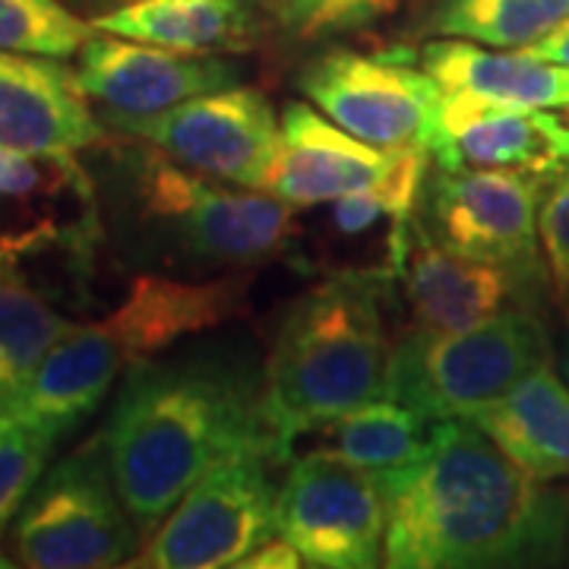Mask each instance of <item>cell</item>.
Instances as JSON below:
<instances>
[{"label":"cell","mask_w":569,"mask_h":569,"mask_svg":"<svg viewBox=\"0 0 569 569\" xmlns=\"http://www.w3.org/2000/svg\"><path fill=\"white\" fill-rule=\"evenodd\" d=\"M380 481L392 569L538 567L567 550V497L468 418L433 421L421 456Z\"/></svg>","instance_id":"1"},{"label":"cell","mask_w":569,"mask_h":569,"mask_svg":"<svg viewBox=\"0 0 569 569\" xmlns=\"http://www.w3.org/2000/svg\"><path fill=\"white\" fill-rule=\"evenodd\" d=\"M257 443L272 447L260 389L216 365L130 367L102 433L111 478L146 538L209 468Z\"/></svg>","instance_id":"2"},{"label":"cell","mask_w":569,"mask_h":569,"mask_svg":"<svg viewBox=\"0 0 569 569\" xmlns=\"http://www.w3.org/2000/svg\"><path fill=\"white\" fill-rule=\"evenodd\" d=\"M392 279L389 266L342 269L284 310L260 387V411L279 462L298 437L387 396L396 348L387 326Z\"/></svg>","instance_id":"3"},{"label":"cell","mask_w":569,"mask_h":569,"mask_svg":"<svg viewBox=\"0 0 569 569\" xmlns=\"http://www.w3.org/2000/svg\"><path fill=\"white\" fill-rule=\"evenodd\" d=\"M550 336L531 307H516L485 323L427 332L411 326L392 348L389 399L427 421L471 418L550 365Z\"/></svg>","instance_id":"4"},{"label":"cell","mask_w":569,"mask_h":569,"mask_svg":"<svg viewBox=\"0 0 569 569\" xmlns=\"http://www.w3.org/2000/svg\"><path fill=\"white\" fill-rule=\"evenodd\" d=\"M127 152L142 212L168 228L197 260L224 266L291 260L298 234L295 206L266 190L231 187L197 174L142 140Z\"/></svg>","instance_id":"5"},{"label":"cell","mask_w":569,"mask_h":569,"mask_svg":"<svg viewBox=\"0 0 569 569\" xmlns=\"http://www.w3.org/2000/svg\"><path fill=\"white\" fill-rule=\"evenodd\" d=\"M146 535L123 507L102 437L61 459L13 522L17 563L32 569L130 567Z\"/></svg>","instance_id":"6"},{"label":"cell","mask_w":569,"mask_h":569,"mask_svg":"<svg viewBox=\"0 0 569 569\" xmlns=\"http://www.w3.org/2000/svg\"><path fill=\"white\" fill-rule=\"evenodd\" d=\"M272 462H279L272 447L257 443L209 468L146 538L130 567H241L253 550L279 535V488L269 471Z\"/></svg>","instance_id":"7"},{"label":"cell","mask_w":569,"mask_h":569,"mask_svg":"<svg viewBox=\"0 0 569 569\" xmlns=\"http://www.w3.org/2000/svg\"><path fill=\"white\" fill-rule=\"evenodd\" d=\"M298 89L358 140L387 152H430L443 89L421 63L411 67V51L361 54L336 48L301 67Z\"/></svg>","instance_id":"8"},{"label":"cell","mask_w":569,"mask_h":569,"mask_svg":"<svg viewBox=\"0 0 569 569\" xmlns=\"http://www.w3.org/2000/svg\"><path fill=\"white\" fill-rule=\"evenodd\" d=\"M548 178L497 168H459L427 174L418 219L440 247L481 263L503 266L545 282L541 197Z\"/></svg>","instance_id":"9"},{"label":"cell","mask_w":569,"mask_h":569,"mask_svg":"<svg viewBox=\"0 0 569 569\" xmlns=\"http://www.w3.org/2000/svg\"><path fill=\"white\" fill-rule=\"evenodd\" d=\"M279 535L295 545L305 567L387 563V490L380 475L332 449L298 456L279 488Z\"/></svg>","instance_id":"10"},{"label":"cell","mask_w":569,"mask_h":569,"mask_svg":"<svg viewBox=\"0 0 569 569\" xmlns=\"http://www.w3.org/2000/svg\"><path fill=\"white\" fill-rule=\"evenodd\" d=\"M102 123L162 149L197 174L247 190H263L282 152V121L250 86L206 92L142 118L102 114Z\"/></svg>","instance_id":"11"},{"label":"cell","mask_w":569,"mask_h":569,"mask_svg":"<svg viewBox=\"0 0 569 569\" xmlns=\"http://www.w3.org/2000/svg\"><path fill=\"white\" fill-rule=\"evenodd\" d=\"M102 241L96 190L73 152L0 146V266L32 257L86 263Z\"/></svg>","instance_id":"12"},{"label":"cell","mask_w":569,"mask_h":569,"mask_svg":"<svg viewBox=\"0 0 569 569\" xmlns=\"http://www.w3.org/2000/svg\"><path fill=\"white\" fill-rule=\"evenodd\" d=\"M77 82L89 102L102 104L104 114L142 118L238 86V67L212 54H181L96 29L80 48Z\"/></svg>","instance_id":"13"},{"label":"cell","mask_w":569,"mask_h":569,"mask_svg":"<svg viewBox=\"0 0 569 569\" xmlns=\"http://www.w3.org/2000/svg\"><path fill=\"white\" fill-rule=\"evenodd\" d=\"M396 279H402L411 326L427 332L468 329L503 310L531 307L545 284L503 266L452 253L427 234L418 216L411 219L406 257Z\"/></svg>","instance_id":"14"},{"label":"cell","mask_w":569,"mask_h":569,"mask_svg":"<svg viewBox=\"0 0 569 569\" xmlns=\"http://www.w3.org/2000/svg\"><path fill=\"white\" fill-rule=\"evenodd\" d=\"M430 159L447 168H497L553 178L569 164V123L548 108H509L443 92Z\"/></svg>","instance_id":"15"},{"label":"cell","mask_w":569,"mask_h":569,"mask_svg":"<svg viewBox=\"0 0 569 569\" xmlns=\"http://www.w3.org/2000/svg\"><path fill=\"white\" fill-rule=\"evenodd\" d=\"M396 156L351 137L320 108L291 102L282 111V152L263 190L295 209L336 203L383 181Z\"/></svg>","instance_id":"16"},{"label":"cell","mask_w":569,"mask_h":569,"mask_svg":"<svg viewBox=\"0 0 569 569\" xmlns=\"http://www.w3.org/2000/svg\"><path fill=\"white\" fill-rule=\"evenodd\" d=\"M102 127L61 58L0 51V146L80 152L102 142Z\"/></svg>","instance_id":"17"},{"label":"cell","mask_w":569,"mask_h":569,"mask_svg":"<svg viewBox=\"0 0 569 569\" xmlns=\"http://www.w3.org/2000/svg\"><path fill=\"white\" fill-rule=\"evenodd\" d=\"M123 370H130V365L104 320L73 323L3 411L61 440L99 411Z\"/></svg>","instance_id":"18"},{"label":"cell","mask_w":569,"mask_h":569,"mask_svg":"<svg viewBox=\"0 0 569 569\" xmlns=\"http://www.w3.org/2000/svg\"><path fill=\"white\" fill-rule=\"evenodd\" d=\"M244 282H181L164 276H137L123 301L102 317L130 367L149 361L187 336L224 323L244 310Z\"/></svg>","instance_id":"19"},{"label":"cell","mask_w":569,"mask_h":569,"mask_svg":"<svg viewBox=\"0 0 569 569\" xmlns=\"http://www.w3.org/2000/svg\"><path fill=\"white\" fill-rule=\"evenodd\" d=\"M418 63L443 92L509 108H569V67L541 61L522 48L437 36L418 51Z\"/></svg>","instance_id":"20"},{"label":"cell","mask_w":569,"mask_h":569,"mask_svg":"<svg viewBox=\"0 0 569 569\" xmlns=\"http://www.w3.org/2000/svg\"><path fill=\"white\" fill-rule=\"evenodd\" d=\"M92 29L181 54H247L263 39L250 0H130L92 17Z\"/></svg>","instance_id":"21"},{"label":"cell","mask_w":569,"mask_h":569,"mask_svg":"<svg viewBox=\"0 0 569 569\" xmlns=\"http://www.w3.org/2000/svg\"><path fill=\"white\" fill-rule=\"evenodd\" d=\"M468 421L481 427L531 478H569V383L553 365H541Z\"/></svg>","instance_id":"22"},{"label":"cell","mask_w":569,"mask_h":569,"mask_svg":"<svg viewBox=\"0 0 569 569\" xmlns=\"http://www.w3.org/2000/svg\"><path fill=\"white\" fill-rule=\"evenodd\" d=\"M430 430L433 421H427L421 411L383 396L326 421L313 430V437L323 440L326 449L346 456L348 462L387 475L421 456Z\"/></svg>","instance_id":"23"},{"label":"cell","mask_w":569,"mask_h":569,"mask_svg":"<svg viewBox=\"0 0 569 569\" xmlns=\"http://www.w3.org/2000/svg\"><path fill=\"white\" fill-rule=\"evenodd\" d=\"M567 17L569 0H437L421 32L516 51L545 39Z\"/></svg>","instance_id":"24"},{"label":"cell","mask_w":569,"mask_h":569,"mask_svg":"<svg viewBox=\"0 0 569 569\" xmlns=\"http://www.w3.org/2000/svg\"><path fill=\"white\" fill-rule=\"evenodd\" d=\"M70 326L17 269L0 266V411L20 396Z\"/></svg>","instance_id":"25"},{"label":"cell","mask_w":569,"mask_h":569,"mask_svg":"<svg viewBox=\"0 0 569 569\" xmlns=\"http://www.w3.org/2000/svg\"><path fill=\"white\" fill-rule=\"evenodd\" d=\"M92 22L80 20L63 0H0V51L70 58L92 36Z\"/></svg>","instance_id":"26"},{"label":"cell","mask_w":569,"mask_h":569,"mask_svg":"<svg viewBox=\"0 0 569 569\" xmlns=\"http://www.w3.org/2000/svg\"><path fill=\"white\" fill-rule=\"evenodd\" d=\"M58 440L39 427L0 411V538L17 522L44 475L48 452Z\"/></svg>","instance_id":"27"},{"label":"cell","mask_w":569,"mask_h":569,"mask_svg":"<svg viewBox=\"0 0 569 569\" xmlns=\"http://www.w3.org/2000/svg\"><path fill=\"white\" fill-rule=\"evenodd\" d=\"M263 10L295 39H323L383 17L392 0H263Z\"/></svg>","instance_id":"28"},{"label":"cell","mask_w":569,"mask_h":569,"mask_svg":"<svg viewBox=\"0 0 569 569\" xmlns=\"http://www.w3.org/2000/svg\"><path fill=\"white\" fill-rule=\"evenodd\" d=\"M538 228H541V250H545L550 282L557 284L560 295H569V164L548 178Z\"/></svg>","instance_id":"29"},{"label":"cell","mask_w":569,"mask_h":569,"mask_svg":"<svg viewBox=\"0 0 569 569\" xmlns=\"http://www.w3.org/2000/svg\"><path fill=\"white\" fill-rule=\"evenodd\" d=\"M305 567V560H301V553L295 550V545H288L282 535H276V538H269L266 545L253 550L250 557H247L241 569H298Z\"/></svg>","instance_id":"30"},{"label":"cell","mask_w":569,"mask_h":569,"mask_svg":"<svg viewBox=\"0 0 569 569\" xmlns=\"http://www.w3.org/2000/svg\"><path fill=\"white\" fill-rule=\"evenodd\" d=\"M522 51H529L535 58H541V61L550 63H563L569 67V17L557 29H550L545 39H538L529 48H522Z\"/></svg>","instance_id":"31"},{"label":"cell","mask_w":569,"mask_h":569,"mask_svg":"<svg viewBox=\"0 0 569 569\" xmlns=\"http://www.w3.org/2000/svg\"><path fill=\"white\" fill-rule=\"evenodd\" d=\"M560 377L569 383V336L567 342H563V351H560Z\"/></svg>","instance_id":"32"},{"label":"cell","mask_w":569,"mask_h":569,"mask_svg":"<svg viewBox=\"0 0 569 569\" xmlns=\"http://www.w3.org/2000/svg\"><path fill=\"white\" fill-rule=\"evenodd\" d=\"M99 3H108V10H111V7H121V3H130V0H99Z\"/></svg>","instance_id":"33"},{"label":"cell","mask_w":569,"mask_h":569,"mask_svg":"<svg viewBox=\"0 0 569 569\" xmlns=\"http://www.w3.org/2000/svg\"><path fill=\"white\" fill-rule=\"evenodd\" d=\"M396 3H399V0H392V7H396Z\"/></svg>","instance_id":"34"},{"label":"cell","mask_w":569,"mask_h":569,"mask_svg":"<svg viewBox=\"0 0 569 569\" xmlns=\"http://www.w3.org/2000/svg\"><path fill=\"white\" fill-rule=\"evenodd\" d=\"M567 111H569V108H567Z\"/></svg>","instance_id":"35"}]
</instances>
